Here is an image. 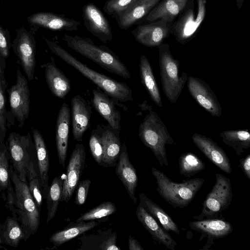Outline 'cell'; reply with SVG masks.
I'll return each instance as SVG.
<instances>
[{"instance_id":"obj_1","label":"cell","mask_w":250,"mask_h":250,"mask_svg":"<svg viewBox=\"0 0 250 250\" xmlns=\"http://www.w3.org/2000/svg\"><path fill=\"white\" fill-rule=\"evenodd\" d=\"M46 41L51 50L55 55L93 82L110 98L122 102L132 101V91L127 84L93 70L58 44L50 41Z\"/></svg>"},{"instance_id":"obj_2","label":"cell","mask_w":250,"mask_h":250,"mask_svg":"<svg viewBox=\"0 0 250 250\" xmlns=\"http://www.w3.org/2000/svg\"><path fill=\"white\" fill-rule=\"evenodd\" d=\"M64 40L69 47L104 69L126 79L130 78L127 67L106 46L97 45L90 38H83L78 35L71 36L64 34Z\"/></svg>"},{"instance_id":"obj_3","label":"cell","mask_w":250,"mask_h":250,"mask_svg":"<svg viewBox=\"0 0 250 250\" xmlns=\"http://www.w3.org/2000/svg\"><path fill=\"white\" fill-rule=\"evenodd\" d=\"M9 177L15 192L16 218L24 232L25 241L35 234L40 224V211L30 192L27 183L21 181L10 163Z\"/></svg>"},{"instance_id":"obj_4","label":"cell","mask_w":250,"mask_h":250,"mask_svg":"<svg viewBox=\"0 0 250 250\" xmlns=\"http://www.w3.org/2000/svg\"><path fill=\"white\" fill-rule=\"evenodd\" d=\"M151 173L155 178L159 194L174 208L187 207L205 182L203 178H194L175 182L154 167H151Z\"/></svg>"},{"instance_id":"obj_5","label":"cell","mask_w":250,"mask_h":250,"mask_svg":"<svg viewBox=\"0 0 250 250\" xmlns=\"http://www.w3.org/2000/svg\"><path fill=\"white\" fill-rule=\"evenodd\" d=\"M139 136L142 143L151 150L160 166L167 167L166 146L175 143L156 112L149 111L140 125Z\"/></svg>"},{"instance_id":"obj_6","label":"cell","mask_w":250,"mask_h":250,"mask_svg":"<svg viewBox=\"0 0 250 250\" xmlns=\"http://www.w3.org/2000/svg\"><path fill=\"white\" fill-rule=\"evenodd\" d=\"M158 47L163 92L168 101L176 104L187 82L188 75L183 72L179 75V62L172 56L168 44L163 43Z\"/></svg>"},{"instance_id":"obj_7","label":"cell","mask_w":250,"mask_h":250,"mask_svg":"<svg viewBox=\"0 0 250 250\" xmlns=\"http://www.w3.org/2000/svg\"><path fill=\"white\" fill-rule=\"evenodd\" d=\"M207 2V0H189L172 23L170 34L178 42L185 44L195 37L205 18Z\"/></svg>"},{"instance_id":"obj_8","label":"cell","mask_w":250,"mask_h":250,"mask_svg":"<svg viewBox=\"0 0 250 250\" xmlns=\"http://www.w3.org/2000/svg\"><path fill=\"white\" fill-rule=\"evenodd\" d=\"M215 183L203 203L199 215L193 216L197 220L224 219L222 212L230 205L232 198L230 179L220 173H215Z\"/></svg>"},{"instance_id":"obj_9","label":"cell","mask_w":250,"mask_h":250,"mask_svg":"<svg viewBox=\"0 0 250 250\" xmlns=\"http://www.w3.org/2000/svg\"><path fill=\"white\" fill-rule=\"evenodd\" d=\"M6 146L14 172L21 181L27 183V168L31 162H37L35 145L29 134L21 136L13 132Z\"/></svg>"},{"instance_id":"obj_10","label":"cell","mask_w":250,"mask_h":250,"mask_svg":"<svg viewBox=\"0 0 250 250\" xmlns=\"http://www.w3.org/2000/svg\"><path fill=\"white\" fill-rule=\"evenodd\" d=\"M85 160L86 153L83 145L76 144L67 167L65 178L63 180L61 201L67 203L71 199L84 169Z\"/></svg>"},{"instance_id":"obj_11","label":"cell","mask_w":250,"mask_h":250,"mask_svg":"<svg viewBox=\"0 0 250 250\" xmlns=\"http://www.w3.org/2000/svg\"><path fill=\"white\" fill-rule=\"evenodd\" d=\"M172 24L163 20L144 23L131 32L135 40L145 46L158 47L170 34Z\"/></svg>"},{"instance_id":"obj_12","label":"cell","mask_w":250,"mask_h":250,"mask_svg":"<svg viewBox=\"0 0 250 250\" xmlns=\"http://www.w3.org/2000/svg\"><path fill=\"white\" fill-rule=\"evenodd\" d=\"M188 90L195 101L211 115L219 117L222 107L217 96L208 84L197 77H188Z\"/></svg>"},{"instance_id":"obj_13","label":"cell","mask_w":250,"mask_h":250,"mask_svg":"<svg viewBox=\"0 0 250 250\" xmlns=\"http://www.w3.org/2000/svg\"><path fill=\"white\" fill-rule=\"evenodd\" d=\"M82 17L86 29L104 43L111 41L113 34L109 21L94 3H88L82 8Z\"/></svg>"},{"instance_id":"obj_14","label":"cell","mask_w":250,"mask_h":250,"mask_svg":"<svg viewBox=\"0 0 250 250\" xmlns=\"http://www.w3.org/2000/svg\"><path fill=\"white\" fill-rule=\"evenodd\" d=\"M189 227L201 233L200 241L205 237L207 241L203 249L210 248L214 244V240L228 236L233 231L231 224L224 219H209L191 221Z\"/></svg>"},{"instance_id":"obj_15","label":"cell","mask_w":250,"mask_h":250,"mask_svg":"<svg viewBox=\"0 0 250 250\" xmlns=\"http://www.w3.org/2000/svg\"><path fill=\"white\" fill-rule=\"evenodd\" d=\"M9 102L12 112L20 123L28 117L29 111V91L25 78L18 69L16 83L11 88Z\"/></svg>"},{"instance_id":"obj_16","label":"cell","mask_w":250,"mask_h":250,"mask_svg":"<svg viewBox=\"0 0 250 250\" xmlns=\"http://www.w3.org/2000/svg\"><path fill=\"white\" fill-rule=\"evenodd\" d=\"M192 140L199 149L214 165L224 172L229 174L232 168L230 160L224 150L210 138L195 133Z\"/></svg>"},{"instance_id":"obj_17","label":"cell","mask_w":250,"mask_h":250,"mask_svg":"<svg viewBox=\"0 0 250 250\" xmlns=\"http://www.w3.org/2000/svg\"><path fill=\"white\" fill-rule=\"evenodd\" d=\"M116 174L124 185L129 197L134 204L137 202L135 196L136 188L138 184L136 170L130 162L125 143L121 146V152L116 164Z\"/></svg>"},{"instance_id":"obj_18","label":"cell","mask_w":250,"mask_h":250,"mask_svg":"<svg viewBox=\"0 0 250 250\" xmlns=\"http://www.w3.org/2000/svg\"><path fill=\"white\" fill-rule=\"evenodd\" d=\"M71 102L73 138L75 140L81 142L90 125L91 107L80 95L73 97Z\"/></svg>"},{"instance_id":"obj_19","label":"cell","mask_w":250,"mask_h":250,"mask_svg":"<svg viewBox=\"0 0 250 250\" xmlns=\"http://www.w3.org/2000/svg\"><path fill=\"white\" fill-rule=\"evenodd\" d=\"M71 111L64 103L59 110L56 125V143L60 164L64 168L67 156Z\"/></svg>"},{"instance_id":"obj_20","label":"cell","mask_w":250,"mask_h":250,"mask_svg":"<svg viewBox=\"0 0 250 250\" xmlns=\"http://www.w3.org/2000/svg\"><path fill=\"white\" fill-rule=\"evenodd\" d=\"M92 105L95 110L113 129L121 130V113L116 107L115 101L98 87L92 90Z\"/></svg>"},{"instance_id":"obj_21","label":"cell","mask_w":250,"mask_h":250,"mask_svg":"<svg viewBox=\"0 0 250 250\" xmlns=\"http://www.w3.org/2000/svg\"><path fill=\"white\" fill-rule=\"evenodd\" d=\"M189 0H160L148 15L137 24L163 20L172 24Z\"/></svg>"},{"instance_id":"obj_22","label":"cell","mask_w":250,"mask_h":250,"mask_svg":"<svg viewBox=\"0 0 250 250\" xmlns=\"http://www.w3.org/2000/svg\"><path fill=\"white\" fill-rule=\"evenodd\" d=\"M138 221L151 234L152 238L159 244H162L170 250H174L176 242L161 226L156 220L150 215L140 203L136 209Z\"/></svg>"},{"instance_id":"obj_23","label":"cell","mask_w":250,"mask_h":250,"mask_svg":"<svg viewBox=\"0 0 250 250\" xmlns=\"http://www.w3.org/2000/svg\"><path fill=\"white\" fill-rule=\"evenodd\" d=\"M160 0H137L115 19L118 27L127 30L145 18Z\"/></svg>"},{"instance_id":"obj_24","label":"cell","mask_w":250,"mask_h":250,"mask_svg":"<svg viewBox=\"0 0 250 250\" xmlns=\"http://www.w3.org/2000/svg\"><path fill=\"white\" fill-rule=\"evenodd\" d=\"M31 22L54 31H77L79 21L66 17L63 15L49 12L39 13L30 18Z\"/></svg>"},{"instance_id":"obj_25","label":"cell","mask_w":250,"mask_h":250,"mask_svg":"<svg viewBox=\"0 0 250 250\" xmlns=\"http://www.w3.org/2000/svg\"><path fill=\"white\" fill-rule=\"evenodd\" d=\"M33 136L43 198L46 199L49 187L48 175L49 169L48 153L44 140L40 132L37 129H34Z\"/></svg>"},{"instance_id":"obj_26","label":"cell","mask_w":250,"mask_h":250,"mask_svg":"<svg viewBox=\"0 0 250 250\" xmlns=\"http://www.w3.org/2000/svg\"><path fill=\"white\" fill-rule=\"evenodd\" d=\"M120 131L108 124L104 125L102 142L104 146L103 166L113 167L117 163L121 152Z\"/></svg>"},{"instance_id":"obj_27","label":"cell","mask_w":250,"mask_h":250,"mask_svg":"<svg viewBox=\"0 0 250 250\" xmlns=\"http://www.w3.org/2000/svg\"><path fill=\"white\" fill-rule=\"evenodd\" d=\"M46 82L51 92L59 98H64L70 92L71 83L65 74L55 65L54 60L45 65Z\"/></svg>"},{"instance_id":"obj_28","label":"cell","mask_w":250,"mask_h":250,"mask_svg":"<svg viewBox=\"0 0 250 250\" xmlns=\"http://www.w3.org/2000/svg\"><path fill=\"white\" fill-rule=\"evenodd\" d=\"M140 204L144 209L161 225L164 229L179 234L180 230L172 218L158 204L149 199L145 193L139 195Z\"/></svg>"},{"instance_id":"obj_29","label":"cell","mask_w":250,"mask_h":250,"mask_svg":"<svg viewBox=\"0 0 250 250\" xmlns=\"http://www.w3.org/2000/svg\"><path fill=\"white\" fill-rule=\"evenodd\" d=\"M139 74L142 84L152 101L159 107H163L162 99L150 63L145 55L140 58Z\"/></svg>"},{"instance_id":"obj_30","label":"cell","mask_w":250,"mask_h":250,"mask_svg":"<svg viewBox=\"0 0 250 250\" xmlns=\"http://www.w3.org/2000/svg\"><path fill=\"white\" fill-rule=\"evenodd\" d=\"M98 225L95 221L89 220L76 222L71 226L58 231L50 237L49 241L54 246L59 247L67 241L90 230Z\"/></svg>"},{"instance_id":"obj_31","label":"cell","mask_w":250,"mask_h":250,"mask_svg":"<svg viewBox=\"0 0 250 250\" xmlns=\"http://www.w3.org/2000/svg\"><path fill=\"white\" fill-rule=\"evenodd\" d=\"M220 136L226 145L231 147L237 156H240L250 147V134L248 129L222 131Z\"/></svg>"},{"instance_id":"obj_32","label":"cell","mask_w":250,"mask_h":250,"mask_svg":"<svg viewBox=\"0 0 250 250\" xmlns=\"http://www.w3.org/2000/svg\"><path fill=\"white\" fill-rule=\"evenodd\" d=\"M18 51L24 71L28 79L32 80L35 66V53L32 42L25 34H23L20 38Z\"/></svg>"},{"instance_id":"obj_33","label":"cell","mask_w":250,"mask_h":250,"mask_svg":"<svg viewBox=\"0 0 250 250\" xmlns=\"http://www.w3.org/2000/svg\"><path fill=\"white\" fill-rule=\"evenodd\" d=\"M63 180L61 176L55 177L50 186L46 197L47 216L46 223L48 224L56 215L62 198Z\"/></svg>"},{"instance_id":"obj_34","label":"cell","mask_w":250,"mask_h":250,"mask_svg":"<svg viewBox=\"0 0 250 250\" xmlns=\"http://www.w3.org/2000/svg\"><path fill=\"white\" fill-rule=\"evenodd\" d=\"M5 244L10 247H17L21 240L25 241L22 228L17 219L8 216L3 224H1Z\"/></svg>"},{"instance_id":"obj_35","label":"cell","mask_w":250,"mask_h":250,"mask_svg":"<svg viewBox=\"0 0 250 250\" xmlns=\"http://www.w3.org/2000/svg\"><path fill=\"white\" fill-rule=\"evenodd\" d=\"M205 168V164L192 152L183 153L179 158V169L181 176L189 178Z\"/></svg>"},{"instance_id":"obj_36","label":"cell","mask_w":250,"mask_h":250,"mask_svg":"<svg viewBox=\"0 0 250 250\" xmlns=\"http://www.w3.org/2000/svg\"><path fill=\"white\" fill-rule=\"evenodd\" d=\"M26 179L30 192L41 212L43 196L37 162H31L28 166L26 170Z\"/></svg>"},{"instance_id":"obj_37","label":"cell","mask_w":250,"mask_h":250,"mask_svg":"<svg viewBox=\"0 0 250 250\" xmlns=\"http://www.w3.org/2000/svg\"><path fill=\"white\" fill-rule=\"evenodd\" d=\"M10 158L8 152L3 143L0 144V192L5 201L6 191L10 178L9 177Z\"/></svg>"},{"instance_id":"obj_38","label":"cell","mask_w":250,"mask_h":250,"mask_svg":"<svg viewBox=\"0 0 250 250\" xmlns=\"http://www.w3.org/2000/svg\"><path fill=\"white\" fill-rule=\"evenodd\" d=\"M115 205L111 202H104L86 212L82 214L76 222L100 219L114 214L116 211Z\"/></svg>"},{"instance_id":"obj_39","label":"cell","mask_w":250,"mask_h":250,"mask_svg":"<svg viewBox=\"0 0 250 250\" xmlns=\"http://www.w3.org/2000/svg\"><path fill=\"white\" fill-rule=\"evenodd\" d=\"M103 127L102 125H98L92 131L89 141L91 154L97 163L102 166H103L104 156V146L102 142Z\"/></svg>"},{"instance_id":"obj_40","label":"cell","mask_w":250,"mask_h":250,"mask_svg":"<svg viewBox=\"0 0 250 250\" xmlns=\"http://www.w3.org/2000/svg\"><path fill=\"white\" fill-rule=\"evenodd\" d=\"M137 0H107L103 8L104 11L115 19Z\"/></svg>"},{"instance_id":"obj_41","label":"cell","mask_w":250,"mask_h":250,"mask_svg":"<svg viewBox=\"0 0 250 250\" xmlns=\"http://www.w3.org/2000/svg\"><path fill=\"white\" fill-rule=\"evenodd\" d=\"M90 184L89 179H85L78 183L74 201L76 205L81 206L85 203Z\"/></svg>"},{"instance_id":"obj_42","label":"cell","mask_w":250,"mask_h":250,"mask_svg":"<svg viewBox=\"0 0 250 250\" xmlns=\"http://www.w3.org/2000/svg\"><path fill=\"white\" fill-rule=\"evenodd\" d=\"M5 206L11 212L12 216L16 219V214L15 212V192L14 188L11 179L9 180L8 187L6 191V200Z\"/></svg>"},{"instance_id":"obj_43","label":"cell","mask_w":250,"mask_h":250,"mask_svg":"<svg viewBox=\"0 0 250 250\" xmlns=\"http://www.w3.org/2000/svg\"><path fill=\"white\" fill-rule=\"evenodd\" d=\"M117 234L114 232L108 238L104 241L100 246L102 250H121V249L116 245Z\"/></svg>"},{"instance_id":"obj_44","label":"cell","mask_w":250,"mask_h":250,"mask_svg":"<svg viewBox=\"0 0 250 250\" xmlns=\"http://www.w3.org/2000/svg\"><path fill=\"white\" fill-rule=\"evenodd\" d=\"M5 99L4 93L0 82V128L2 131H5Z\"/></svg>"},{"instance_id":"obj_45","label":"cell","mask_w":250,"mask_h":250,"mask_svg":"<svg viewBox=\"0 0 250 250\" xmlns=\"http://www.w3.org/2000/svg\"><path fill=\"white\" fill-rule=\"evenodd\" d=\"M239 167L244 172L245 175L250 180V154L239 160Z\"/></svg>"},{"instance_id":"obj_46","label":"cell","mask_w":250,"mask_h":250,"mask_svg":"<svg viewBox=\"0 0 250 250\" xmlns=\"http://www.w3.org/2000/svg\"><path fill=\"white\" fill-rule=\"evenodd\" d=\"M0 52L4 57L8 55L7 43L3 33L0 30Z\"/></svg>"},{"instance_id":"obj_47","label":"cell","mask_w":250,"mask_h":250,"mask_svg":"<svg viewBox=\"0 0 250 250\" xmlns=\"http://www.w3.org/2000/svg\"><path fill=\"white\" fill-rule=\"evenodd\" d=\"M128 245L129 250H144L139 242L130 235L129 236Z\"/></svg>"},{"instance_id":"obj_48","label":"cell","mask_w":250,"mask_h":250,"mask_svg":"<svg viewBox=\"0 0 250 250\" xmlns=\"http://www.w3.org/2000/svg\"><path fill=\"white\" fill-rule=\"evenodd\" d=\"M145 103H145L144 102L143 104L139 105V106L141 107L142 109L143 110H148L149 111L152 110V107L148 105L146 101Z\"/></svg>"},{"instance_id":"obj_49","label":"cell","mask_w":250,"mask_h":250,"mask_svg":"<svg viewBox=\"0 0 250 250\" xmlns=\"http://www.w3.org/2000/svg\"><path fill=\"white\" fill-rule=\"evenodd\" d=\"M0 244H5V241L3 236L2 230L0 224Z\"/></svg>"},{"instance_id":"obj_50","label":"cell","mask_w":250,"mask_h":250,"mask_svg":"<svg viewBox=\"0 0 250 250\" xmlns=\"http://www.w3.org/2000/svg\"><path fill=\"white\" fill-rule=\"evenodd\" d=\"M236 1L237 8L238 9H240L243 5L244 0H236Z\"/></svg>"},{"instance_id":"obj_51","label":"cell","mask_w":250,"mask_h":250,"mask_svg":"<svg viewBox=\"0 0 250 250\" xmlns=\"http://www.w3.org/2000/svg\"></svg>"}]
</instances>
